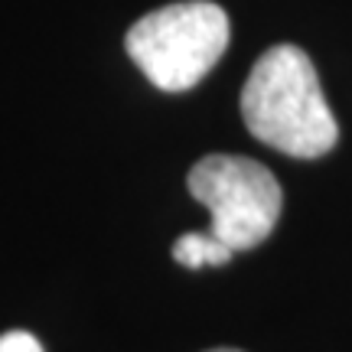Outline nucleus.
<instances>
[{
    "label": "nucleus",
    "instance_id": "f257e3e1",
    "mask_svg": "<svg viewBox=\"0 0 352 352\" xmlns=\"http://www.w3.org/2000/svg\"><path fill=\"white\" fill-rule=\"evenodd\" d=\"M241 118L261 144L287 157L314 160L340 140L310 56L290 43L271 46L254 63L241 91Z\"/></svg>",
    "mask_w": 352,
    "mask_h": 352
},
{
    "label": "nucleus",
    "instance_id": "f03ea898",
    "mask_svg": "<svg viewBox=\"0 0 352 352\" xmlns=\"http://www.w3.org/2000/svg\"><path fill=\"white\" fill-rule=\"evenodd\" d=\"M228 13L212 0H183L140 16L127 30V56L160 91H186L228 50Z\"/></svg>",
    "mask_w": 352,
    "mask_h": 352
},
{
    "label": "nucleus",
    "instance_id": "7ed1b4c3",
    "mask_svg": "<svg viewBox=\"0 0 352 352\" xmlns=\"http://www.w3.org/2000/svg\"><path fill=\"white\" fill-rule=\"evenodd\" d=\"M189 192L212 212L215 239L232 252H248L274 232L280 219V183L258 160L212 153L189 170Z\"/></svg>",
    "mask_w": 352,
    "mask_h": 352
},
{
    "label": "nucleus",
    "instance_id": "20e7f679",
    "mask_svg": "<svg viewBox=\"0 0 352 352\" xmlns=\"http://www.w3.org/2000/svg\"><path fill=\"white\" fill-rule=\"evenodd\" d=\"M232 258V248L222 245L212 232H186L173 241V261L183 267H209V264H226Z\"/></svg>",
    "mask_w": 352,
    "mask_h": 352
},
{
    "label": "nucleus",
    "instance_id": "39448f33",
    "mask_svg": "<svg viewBox=\"0 0 352 352\" xmlns=\"http://www.w3.org/2000/svg\"><path fill=\"white\" fill-rule=\"evenodd\" d=\"M0 352H43V346H39V340L33 333L13 329V333L0 336Z\"/></svg>",
    "mask_w": 352,
    "mask_h": 352
},
{
    "label": "nucleus",
    "instance_id": "423d86ee",
    "mask_svg": "<svg viewBox=\"0 0 352 352\" xmlns=\"http://www.w3.org/2000/svg\"><path fill=\"white\" fill-rule=\"evenodd\" d=\"M209 352H239V349H209Z\"/></svg>",
    "mask_w": 352,
    "mask_h": 352
}]
</instances>
